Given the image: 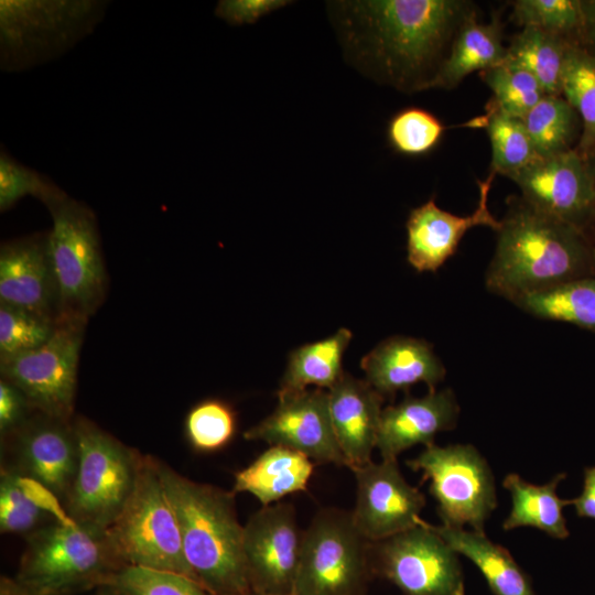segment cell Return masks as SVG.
<instances>
[{
  "mask_svg": "<svg viewBox=\"0 0 595 595\" xmlns=\"http://www.w3.org/2000/svg\"><path fill=\"white\" fill-rule=\"evenodd\" d=\"M333 23L350 62L401 90H424L448 40L470 14L456 0L334 1Z\"/></svg>",
  "mask_w": 595,
  "mask_h": 595,
  "instance_id": "obj_1",
  "label": "cell"
},
{
  "mask_svg": "<svg viewBox=\"0 0 595 595\" xmlns=\"http://www.w3.org/2000/svg\"><path fill=\"white\" fill-rule=\"evenodd\" d=\"M497 232L485 285L512 303L530 293L595 275V248L585 232L523 198L510 201Z\"/></svg>",
  "mask_w": 595,
  "mask_h": 595,
  "instance_id": "obj_2",
  "label": "cell"
},
{
  "mask_svg": "<svg viewBox=\"0 0 595 595\" xmlns=\"http://www.w3.org/2000/svg\"><path fill=\"white\" fill-rule=\"evenodd\" d=\"M158 469L195 581L215 595H249L235 493L188 479L160 461Z\"/></svg>",
  "mask_w": 595,
  "mask_h": 595,
  "instance_id": "obj_3",
  "label": "cell"
},
{
  "mask_svg": "<svg viewBox=\"0 0 595 595\" xmlns=\"http://www.w3.org/2000/svg\"><path fill=\"white\" fill-rule=\"evenodd\" d=\"M125 565L106 529L54 521L32 532L17 575L1 580L0 595H66L100 587Z\"/></svg>",
  "mask_w": 595,
  "mask_h": 595,
  "instance_id": "obj_4",
  "label": "cell"
},
{
  "mask_svg": "<svg viewBox=\"0 0 595 595\" xmlns=\"http://www.w3.org/2000/svg\"><path fill=\"white\" fill-rule=\"evenodd\" d=\"M45 207L52 217L50 252L58 290L60 320L87 323L101 305L108 284L95 213L65 191Z\"/></svg>",
  "mask_w": 595,
  "mask_h": 595,
  "instance_id": "obj_5",
  "label": "cell"
},
{
  "mask_svg": "<svg viewBox=\"0 0 595 595\" xmlns=\"http://www.w3.org/2000/svg\"><path fill=\"white\" fill-rule=\"evenodd\" d=\"M105 8L94 0H1V68L19 72L58 57L94 31Z\"/></svg>",
  "mask_w": 595,
  "mask_h": 595,
  "instance_id": "obj_6",
  "label": "cell"
},
{
  "mask_svg": "<svg viewBox=\"0 0 595 595\" xmlns=\"http://www.w3.org/2000/svg\"><path fill=\"white\" fill-rule=\"evenodd\" d=\"M106 530L126 565L172 572L195 581L155 458L141 455L133 490Z\"/></svg>",
  "mask_w": 595,
  "mask_h": 595,
  "instance_id": "obj_7",
  "label": "cell"
},
{
  "mask_svg": "<svg viewBox=\"0 0 595 595\" xmlns=\"http://www.w3.org/2000/svg\"><path fill=\"white\" fill-rule=\"evenodd\" d=\"M372 575L371 542L351 511L318 510L303 531L292 595H366Z\"/></svg>",
  "mask_w": 595,
  "mask_h": 595,
  "instance_id": "obj_8",
  "label": "cell"
},
{
  "mask_svg": "<svg viewBox=\"0 0 595 595\" xmlns=\"http://www.w3.org/2000/svg\"><path fill=\"white\" fill-rule=\"evenodd\" d=\"M73 428L78 466L66 509L78 523L107 529L133 490L141 455L85 418Z\"/></svg>",
  "mask_w": 595,
  "mask_h": 595,
  "instance_id": "obj_9",
  "label": "cell"
},
{
  "mask_svg": "<svg viewBox=\"0 0 595 595\" xmlns=\"http://www.w3.org/2000/svg\"><path fill=\"white\" fill-rule=\"evenodd\" d=\"M408 467L422 473L430 483L442 524L450 528L485 532V526L497 508V490L487 459L472 444L435 443L407 461Z\"/></svg>",
  "mask_w": 595,
  "mask_h": 595,
  "instance_id": "obj_10",
  "label": "cell"
},
{
  "mask_svg": "<svg viewBox=\"0 0 595 595\" xmlns=\"http://www.w3.org/2000/svg\"><path fill=\"white\" fill-rule=\"evenodd\" d=\"M85 326L82 321L58 320L46 343L0 359L1 378L19 388L36 412L71 421Z\"/></svg>",
  "mask_w": 595,
  "mask_h": 595,
  "instance_id": "obj_11",
  "label": "cell"
},
{
  "mask_svg": "<svg viewBox=\"0 0 595 595\" xmlns=\"http://www.w3.org/2000/svg\"><path fill=\"white\" fill-rule=\"evenodd\" d=\"M371 563L402 595H465L458 553L424 520L371 542Z\"/></svg>",
  "mask_w": 595,
  "mask_h": 595,
  "instance_id": "obj_12",
  "label": "cell"
},
{
  "mask_svg": "<svg viewBox=\"0 0 595 595\" xmlns=\"http://www.w3.org/2000/svg\"><path fill=\"white\" fill-rule=\"evenodd\" d=\"M303 531L294 507L262 506L244 526V554L252 592L292 595Z\"/></svg>",
  "mask_w": 595,
  "mask_h": 595,
  "instance_id": "obj_13",
  "label": "cell"
},
{
  "mask_svg": "<svg viewBox=\"0 0 595 595\" xmlns=\"http://www.w3.org/2000/svg\"><path fill=\"white\" fill-rule=\"evenodd\" d=\"M536 209L585 232L595 220V184L588 159L577 149L540 156L510 177Z\"/></svg>",
  "mask_w": 595,
  "mask_h": 595,
  "instance_id": "obj_14",
  "label": "cell"
},
{
  "mask_svg": "<svg viewBox=\"0 0 595 595\" xmlns=\"http://www.w3.org/2000/svg\"><path fill=\"white\" fill-rule=\"evenodd\" d=\"M244 437L294 450L317 464L347 466L334 432L328 392L324 389L278 396L272 413L249 428Z\"/></svg>",
  "mask_w": 595,
  "mask_h": 595,
  "instance_id": "obj_15",
  "label": "cell"
},
{
  "mask_svg": "<svg viewBox=\"0 0 595 595\" xmlns=\"http://www.w3.org/2000/svg\"><path fill=\"white\" fill-rule=\"evenodd\" d=\"M351 470L356 479L353 519L370 542L387 539L420 523L425 496L407 482L397 459L371 461Z\"/></svg>",
  "mask_w": 595,
  "mask_h": 595,
  "instance_id": "obj_16",
  "label": "cell"
},
{
  "mask_svg": "<svg viewBox=\"0 0 595 595\" xmlns=\"http://www.w3.org/2000/svg\"><path fill=\"white\" fill-rule=\"evenodd\" d=\"M0 303L60 320L48 231L6 241L0 248Z\"/></svg>",
  "mask_w": 595,
  "mask_h": 595,
  "instance_id": "obj_17",
  "label": "cell"
},
{
  "mask_svg": "<svg viewBox=\"0 0 595 595\" xmlns=\"http://www.w3.org/2000/svg\"><path fill=\"white\" fill-rule=\"evenodd\" d=\"M495 173L478 181L479 201L467 216L440 208L433 198L413 208L407 219V259L418 272H435L454 255L467 230L477 226L498 230L500 221L488 208V193Z\"/></svg>",
  "mask_w": 595,
  "mask_h": 595,
  "instance_id": "obj_18",
  "label": "cell"
},
{
  "mask_svg": "<svg viewBox=\"0 0 595 595\" xmlns=\"http://www.w3.org/2000/svg\"><path fill=\"white\" fill-rule=\"evenodd\" d=\"M12 435L20 465L15 470L44 484L66 502L78 466L73 422L39 412Z\"/></svg>",
  "mask_w": 595,
  "mask_h": 595,
  "instance_id": "obj_19",
  "label": "cell"
},
{
  "mask_svg": "<svg viewBox=\"0 0 595 595\" xmlns=\"http://www.w3.org/2000/svg\"><path fill=\"white\" fill-rule=\"evenodd\" d=\"M458 416L459 404L451 388L407 396L382 409L376 448L381 459H397L414 445L433 444L439 433L455 429Z\"/></svg>",
  "mask_w": 595,
  "mask_h": 595,
  "instance_id": "obj_20",
  "label": "cell"
},
{
  "mask_svg": "<svg viewBox=\"0 0 595 595\" xmlns=\"http://www.w3.org/2000/svg\"><path fill=\"white\" fill-rule=\"evenodd\" d=\"M327 392L334 432L347 467L371 462L386 399L365 379L346 371Z\"/></svg>",
  "mask_w": 595,
  "mask_h": 595,
  "instance_id": "obj_21",
  "label": "cell"
},
{
  "mask_svg": "<svg viewBox=\"0 0 595 595\" xmlns=\"http://www.w3.org/2000/svg\"><path fill=\"white\" fill-rule=\"evenodd\" d=\"M365 380L385 399L407 391L418 382L429 390L445 378V367L433 347L424 339L391 336L380 342L360 361Z\"/></svg>",
  "mask_w": 595,
  "mask_h": 595,
  "instance_id": "obj_22",
  "label": "cell"
},
{
  "mask_svg": "<svg viewBox=\"0 0 595 595\" xmlns=\"http://www.w3.org/2000/svg\"><path fill=\"white\" fill-rule=\"evenodd\" d=\"M314 467V462L304 454L270 445L251 464L235 474L232 491L250 494L262 506H269L285 496L306 490Z\"/></svg>",
  "mask_w": 595,
  "mask_h": 595,
  "instance_id": "obj_23",
  "label": "cell"
},
{
  "mask_svg": "<svg viewBox=\"0 0 595 595\" xmlns=\"http://www.w3.org/2000/svg\"><path fill=\"white\" fill-rule=\"evenodd\" d=\"M431 527L458 555L467 558L479 570L494 595H536L529 576L511 553L485 532L443 524Z\"/></svg>",
  "mask_w": 595,
  "mask_h": 595,
  "instance_id": "obj_24",
  "label": "cell"
},
{
  "mask_svg": "<svg viewBox=\"0 0 595 595\" xmlns=\"http://www.w3.org/2000/svg\"><path fill=\"white\" fill-rule=\"evenodd\" d=\"M507 48L501 43L496 22L479 23L470 13L456 31L451 52L428 84L429 88L451 89L476 71H487L502 64Z\"/></svg>",
  "mask_w": 595,
  "mask_h": 595,
  "instance_id": "obj_25",
  "label": "cell"
},
{
  "mask_svg": "<svg viewBox=\"0 0 595 595\" xmlns=\"http://www.w3.org/2000/svg\"><path fill=\"white\" fill-rule=\"evenodd\" d=\"M565 477V473H559L548 483L536 485L516 473L507 474L502 486L510 495L511 507L502 522V529L510 531L530 527L551 538L566 539L570 532L563 508L569 505V500L560 498L556 493L559 484Z\"/></svg>",
  "mask_w": 595,
  "mask_h": 595,
  "instance_id": "obj_26",
  "label": "cell"
},
{
  "mask_svg": "<svg viewBox=\"0 0 595 595\" xmlns=\"http://www.w3.org/2000/svg\"><path fill=\"white\" fill-rule=\"evenodd\" d=\"M351 338L350 329L339 328L326 338L293 349L277 396L301 392L310 386L324 390L335 386L345 374L343 356Z\"/></svg>",
  "mask_w": 595,
  "mask_h": 595,
  "instance_id": "obj_27",
  "label": "cell"
},
{
  "mask_svg": "<svg viewBox=\"0 0 595 595\" xmlns=\"http://www.w3.org/2000/svg\"><path fill=\"white\" fill-rule=\"evenodd\" d=\"M569 44L561 35L526 26L513 37L504 63L530 73L547 95L561 96V78Z\"/></svg>",
  "mask_w": 595,
  "mask_h": 595,
  "instance_id": "obj_28",
  "label": "cell"
},
{
  "mask_svg": "<svg viewBox=\"0 0 595 595\" xmlns=\"http://www.w3.org/2000/svg\"><path fill=\"white\" fill-rule=\"evenodd\" d=\"M513 304L532 316L595 332V275L530 293Z\"/></svg>",
  "mask_w": 595,
  "mask_h": 595,
  "instance_id": "obj_29",
  "label": "cell"
},
{
  "mask_svg": "<svg viewBox=\"0 0 595 595\" xmlns=\"http://www.w3.org/2000/svg\"><path fill=\"white\" fill-rule=\"evenodd\" d=\"M561 91L582 119L578 152L588 159L595 151V55L591 51L569 44Z\"/></svg>",
  "mask_w": 595,
  "mask_h": 595,
  "instance_id": "obj_30",
  "label": "cell"
},
{
  "mask_svg": "<svg viewBox=\"0 0 595 595\" xmlns=\"http://www.w3.org/2000/svg\"><path fill=\"white\" fill-rule=\"evenodd\" d=\"M539 156L567 151L577 132V113L565 98L544 95L522 119Z\"/></svg>",
  "mask_w": 595,
  "mask_h": 595,
  "instance_id": "obj_31",
  "label": "cell"
},
{
  "mask_svg": "<svg viewBox=\"0 0 595 595\" xmlns=\"http://www.w3.org/2000/svg\"><path fill=\"white\" fill-rule=\"evenodd\" d=\"M486 129L491 144L493 173L510 178L540 158L521 119L491 107Z\"/></svg>",
  "mask_w": 595,
  "mask_h": 595,
  "instance_id": "obj_32",
  "label": "cell"
},
{
  "mask_svg": "<svg viewBox=\"0 0 595 595\" xmlns=\"http://www.w3.org/2000/svg\"><path fill=\"white\" fill-rule=\"evenodd\" d=\"M482 77L494 94L491 107L521 120L547 95L530 73L508 63L482 72Z\"/></svg>",
  "mask_w": 595,
  "mask_h": 595,
  "instance_id": "obj_33",
  "label": "cell"
},
{
  "mask_svg": "<svg viewBox=\"0 0 595 595\" xmlns=\"http://www.w3.org/2000/svg\"><path fill=\"white\" fill-rule=\"evenodd\" d=\"M184 431L188 443L196 451L215 452L221 450L236 434V412L224 400L205 399L187 412Z\"/></svg>",
  "mask_w": 595,
  "mask_h": 595,
  "instance_id": "obj_34",
  "label": "cell"
},
{
  "mask_svg": "<svg viewBox=\"0 0 595 595\" xmlns=\"http://www.w3.org/2000/svg\"><path fill=\"white\" fill-rule=\"evenodd\" d=\"M100 587L125 595H215L185 575L134 565L113 572Z\"/></svg>",
  "mask_w": 595,
  "mask_h": 595,
  "instance_id": "obj_35",
  "label": "cell"
},
{
  "mask_svg": "<svg viewBox=\"0 0 595 595\" xmlns=\"http://www.w3.org/2000/svg\"><path fill=\"white\" fill-rule=\"evenodd\" d=\"M444 130L443 123L432 112L420 107H407L389 120L387 138L396 152L421 156L437 145Z\"/></svg>",
  "mask_w": 595,
  "mask_h": 595,
  "instance_id": "obj_36",
  "label": "cell"
},
{
  "mask_svg": "<svg viewBox=\"0 0 595 595\" xmlns=\"http://www.w3.org/2000/svg\"><path fill=\"white\" fill-rule=\"evenodd\" d=\"M57 322L0 303V359L33 350L54 334Z\"/></svg>",
  "mask_w": 595,
  "mask_h": 595,
  "instance_id": "obj_37",
  "label": "cell"
},
{
  "mask_svg": "<svg viewBox=\"0 0 595 595\" xmlns=\"http://www.w3.org/2000/svg\"><path fill=\"white\" fill-rule=\"evenodd\" d=\"M63 190L46 175L24 165L3 148L0 152V210L8 212L26 196L44 205Z\"/></svg>",
  "mask_w": 595,
  "mask_h": 595,
  "instance_id": "obj_38",
  "label": "cell"
},
{
  "mask_svg": "<svg viewBox=\"0 0 595 595\" xmlns=\"http://www.w3.org/2000/svg\"><path fill=\"white\" fill-rule=\"evenodd\" d=\"M513 19L523 28H538L565 37L583 28V7L578 0H518Z\"/></svg>",
  "mask_w": 595,
  "mask_h": 595,
  "instance_id": "obj_39",
  "label": "cell"
},
{
  "mask_svg": "<svg viewBox=\"0 0 595 595\" xmlns=\"http://www.w3.org/2000/svg\"><path fill=\"white\" fill-rule=\"evenodd\" d=\"M46 513L33 505L18 487L12 469H2L0 480V530L4 533L34 532Z\"/></svg>",
  "mask_w": 595,
  "mask_h": 595,
  "instance_id": "obj_40",
  "label": "cell"
},
{
  "mask_svg": "<svg viewBox=\"0 0 595 595\" xmlns=\"http://www.w3.org/2000/svg\"><path fill=\"white\" fill-rule=\"evenodd\" d=\"M291 3L286 0H220L215 15L230 25L253 24L271 12Z\"/></svg>",
  "mask_w": 595,
  "mask_h": 595,
  "instance_id": "obj_41",
  "label": "cell"
},
{
  "mask_svg": "<svg viewBox=\"0 0 595 595\" xmlns=\"http://www.w3.org/2000/svg\"><path fill=\"white\" fill-rule=\"evenodd\" d=\"M14 479L23 495L53 521L64 526H76L77 522L69 516L62 500L47 486L39 480L12 469Z\"/></svg>",
  "mask_w": 595,
  "mask_h": 595,
  "instance_id": "obj_42",
  "label": "cell"
},
{
  "mask_svg": "<svg viewBox=\"0 0 595 595\" xmlns=\"http://www.w3.org/2000/svg\"><path fill=\"white\" fill-rule=\"evenodd\" d=\"M35 411L23 392L11 382L0 380V432L2 436L12 435Z\"/></svg>",
  "mask_w": 595,
  "mask_h": 595,
  "instance_id": "obj_43",
  "label": "cell"
},
{
  "mask_svg": "<svg viewBox=\"0 0 595 595\" xmlns=\"http://www.w3.org/2000/svg\"><path fill=\"white\" fill-rule=\"evenodd\" d=\"M581 518L595 520V466L584 469V482L581 494L569 500Z\"/></svg>",
  "mask_w": 595,
  "mask_h": 595,
  "instance_id": "obj_44",
  "label": "cell"
},
{
  "mask_svg": "<svg viewBox=\"0 0 595 595\" xmlns=\"http://www.w3.org/2000/svg\"><path fill=\"white\" fill-rule=\"evenodd\" d=\"M583 7V28L582 32L584 33L586 40L593 47V53L595 55V0L592 1H582Z\"/></svg>",
  "mask_w": 595,
  "mask_h": 595,
  "instance_id": "obj_45",
  "label": "cell"
},
{
  "mask_svg": "<svg viewBox=\"0 0 595 595\" xmlns=\"http://www.w3.org/2000/svg\"><path fill=\"white\" fill-rule=\"evenodd\" d=\"M102 591L98 593L97 595H125L116 589L109 588V587H101Z\"/></svg>",
  "mask_w": 595,
  "mask_h": 595,
  "instance_id": "obj_46",
  "label": "cell"
},
{
  "mask_svg": "<svg viewBox=\"0 0 595 595\" xmlns=\"http://www.w3.org/2000/svg\"><path fill=\"white\" fill-rule=\"evenodd\" d=\"M591 169H592V173H593V177H594V184H595V164H593V165L591 164Z\"/></svg>",
  "mask_w": 595,
  "mask_h": 595,
  "instance_id": "obj_47",
  "label": "cell"
},
{
  "mask_svg": "<svg viewBox=\"0 0 595 595\" xmlns=\"http://www.w3.org/2000/svg\"><path fill=\"white\" fill-rule=\"evenodd\" d=\"M249 595H271V594H264V593L251 592Z\"/></svg>",
  "mask_w": 595,
  "mask_h": 595,
  "instance_id": "obj_48",
  "label": "cell"
},
{
  "mask_svg": "<svg viewBox=\"0 0 595 595\" xmlns=\"http://www.w3.org/2000/svg\"><path fill=\"white\" fill-rule=\"evenodd\" d=\"M594 261H595V250H594Z\"/></svg>",
  "mask_w": 595,
  "mask_h": 595,
  "instance_id": "obj_49",
  "label": "cell"
}]
</instances>
